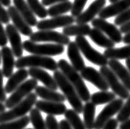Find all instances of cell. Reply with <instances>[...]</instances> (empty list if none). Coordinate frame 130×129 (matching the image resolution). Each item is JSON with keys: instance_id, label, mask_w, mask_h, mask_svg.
Instances as JSON below:
<instances>
[{"instance_id": "cell-11", "label": "cell", "mask_w": 130, "mask_h": 129, "mask_svg": "<svg viewBox=\"0 0 130 129\" xmlns=\"http://www.w3.org/2000/svg\"><path fill=\"white\" fill-rule=\"evenodd\" d=\"M91 23L94 28L106 34L108 37L115 44H119L123 42L122 32L119 29L117 28L115 25L110 23L106 20L102 19V18H94L91 22Z\"/></svg>"}, {"instance_id": "cell-29", "label": "cell", "mask_w": 130, "mask_h": 129, "mask_svg": "<svg viewBox=\"0 0 130 129\" xmlns=\"http://www.w3.org/2000/svg\"><path fill=\"white\" fill-rule=\"evenodd\" d=\"M96 108L95 105L91 102H86L83 107V117L84 124L86 129H94V117H95Z\"/></svg>"}, {"instance_id": "cell-17", "label": "cell", "mask_w": 130, "mask_h": 129, "mask_svg": "<svg viewBox=\"0 0 130 129\" xmlns=\"http://www.w3.org/2000/svg\"><path fill=\"white\" fill-rule=\"evenodd\" d=\"M10 19L12 21L13 26L17 28V30L24 36H30L33 33V31L31 29V27L27 23V22L24 20V18L22 17L21 14L18 12L14 6H10L8 9Z\"/></svg>"}, {"instance_id": "cell-43", "label": "cell", "mask_w": 130, "mask_h": 129, "mask_svg": "<svg viewBox=\"0 0 130 129\" xmlns=\"http://www.w3.org/2000/svg\"><path fill=\"white\" fill-rule=\"evenodd\" d=\"M119 126V122L115 118H111L110 120L104 125L103 129H117Z\"/></svg>"}, {"instance_id": "cell-38", "label": "cell", "mask_w": 130, "mask_h": 129, "mask_svg": "<svg viewBox=\"0 0 130 129\" xmlns=\"http://www.w3.org/2000/svg\"><path fill=\"white\" fill-rule=\"evenodd\" d=\"M130 22V8L128 10L124 11L119 15L116 16V18L115 19V25L117 26H123L126 23Z\"/></svg>"}, {"instance_id": "cell-21", "label": "cell", "mask_w": 130, "mask_h": 129, "mask_svg": "<svg viewBox=\"0 0 130 129\" xmlns=\"http://www.w3.org/2000/svg\"><path fill=\"white\" fill-rule=\"evenodd\" d=\"M67 56L71 61L72 67L76 71H81L85 68V63L80 55V51L75 42H71L68 44Z\"/></svg>"}, {"instance_id": "cell-13", "label": "cell", "mask_w": 130, "mask_h": 129, "mask_svg": "<svg viewBox=\"0 0 130 129\" xmlns=\"http://www.w3.org/2000/svg\"><path fill=\"white\" fill-rule=\"evenodd\" d=\"M81 77L88 82L94 84L97 87L100 91H108L109 89V85L106 82L105 79L100 71L96 70L94 67L91 66H85L83 70L80 71Z\"/></svg>"}, {"instance_id": "cell-49", "label": "cell", "mask_w": 130, "mask_h": 129, "mask_svg": "<svg viewBox=\"0 0 130 129\" xmlns=\"http://www.w3.org/2000/svg\"><path fill=\"white\" fill-rule=\"evenodd\" d=\"M0 3H1L3 6H4V7H10L11 0H0Z\"/></svg>"}, {"instance_id": "cell-52", "label": "cell", "mask_w": 130, "mask_h": 129, "mask_svg": "<svg viewBox=\"0 0 130 129\" xmlns=\"http://www.w3.org/2000/svg\"><path fill=\"white\" fill-rule=\"evenodd\" d=\"M109 3H111V4H113V3L119 1V0H109Z\"/></svg>"}, {"instance_id": "cell-37", "label": "cell", "mask_w": 130, "mask_h": 129, "mask_svg": "<svg viewBox=\"0 0 130 129\" xmlns=\"http://www.w3.org/2000/svg\"><path fill=\"white\" fill-rule=\"evenodd\" d=\"M88 0H75L72 4V8L71 10V13L73 17L76 18L83 12L84 8Z\"/></svg>"}, {"instance_id": "cell-24", "label": "cell", "mask_w": 130, "mask_h": 129, "mask_svg": "<svg viewBox=\"0 0 130 129\" xmlns=\"http://www.w3.org/2000/svg\"><path fill=\"white\" fill-rule=\"evenodd\" d=\"M28 76L29 74L26 69H19L18 71L12 74L8 78V80L5 85L6 94H11L13 92L18 86H20L24 82V80H27Z\"/></svg>"}, {"instance_id": "cell-28", "label": "cell", "mask_w": 130, "mask_h": 129, "mask_svg": "<svg viewBox=\"0 0 130 129\" xmlns=\"http://www.w3.org/2000/svg\"><path fill=\"white\" fill-rule=\"evenodd\" d=\"M90 27L87 24L70 25L63 28L62 33L67 36H89L90 32Z\"/></svg>"}, {"instance_id": "cell-20", "label": "cell", "mask_w": 130, "mask_h": 129, "mask_svg": "<svg viewBox=\"0 0 130 129\" xmlns=\"http://www.w3.org/2000/svg\"><path fill=\"white\" fill-rule=\"evenodd\" d=\"M109 67L116 75L121 83L125 86V88L130 92V72L117 60H109Z\"/></svg>"}, {"instance_id": "cell-35", "label": "cell", "mask_w": 130, "mask_h": 129, "mask_svg": "<svg viewBox=\"0 0 130 129\" xmlns=\"http://www.w3.org/2000/svg\"><path fill=\"white\" fill-rule=\"evenodd\" d=\"M27 4L29 5L31 10L33 13L40 18H46L48 16L47 9L45 6L38 1V0H27Z\"/></svg>"}, {"instance_id": "cell-36", "label": "cell", "mask_w": 130, "mask_h": 129, "mask_svg": "<svg viewBox=\"0 0 130 129\" xmlns=\"http://www.w3.org/2000/svg\"><path fill=\"white\" fill-rule=\"evenodd\" d=\"M130 118V96L127 101L123 103L121 109L117 114V121L119 122H123Z\"/></svg>"}, {"instance_id": "cell-7", "label": "cell", "mask_w": 130, "mask_h": 129, "mask_svg": "<svg viewBox=\"0 0 130 129\" xmlns=\"http://www.w3.org/2000/svg\"><path fill=\"white\" fill-rule=\"evenodd\" d=\"M37 86H38L37 85V80H34L32 78L23 82L12 93L9 98H8L6 100V102L4 103L6 108L11 109L12 108H13L18 103L23 101L27 95H29L31 91L36 89Z\"/></svg>"}, {"instance_id": "cell-40", "label": "cell", "mask_w": 130, "mask_h": 129, "mask_svg": "<svg viewBox=\"0 0 130 129\" xmlns=\"http://www.w3.org/2000/svg\"><path fill=\"white\" fill-rule=\"evenodd\" d=\"M10 21V17H9L8 10L4 8L3 4L0 3V22L3 24H8Z\"/></svg>"}, {"instance_id": "cell-39", "label": "cell", "mask_w": 130, "mask_h": 129, "mask_svg": "<svg viewBox=\"0 0 130 129\" xmlns=\"http://www.w3.org/2000/svg\"><path fill=\"white\" fill-rule=\"evenodd\" d=\"M46 124L47 129H60L59 122L52 115H47L46 118Z\"/></svg>"}, {"instance_id": "cell-30", "label": "cell", "mask_w": 130, "mask_h": 129, "mask_svg": "<svg viewBox=\"0 0 130 129\" xmlns=\"http://www.w3.org/2000/svg\"><path fill=\"white\" fill-rule=\"evenodd\" d=\"M116 94L109 91H99L94 93L90 97V102L94 105H102L116 99Z\"/></svg>"}, {"instance_id": "cell-44", "label": "cell", "mask_w": 130, "mask_h": 129, "mask_svg": "<svg viewBox=\"0 0 130 129\" xmlns=\"http://www.w3.org/2000/svg\"><path fill=\"white\" fill-rule=\"evenodd\" d=\"M65 1H69V0H42V4L44 6H52L53 4L65 2Z\"/></svg>"}, {"instance_id": "cell-19", "label": "cell", "mask_w": 130, "mask_h": 129, "mask_svg": "<svg viewBox=\"0 0 130 129\" xmlns=\"http://www.w3.org/2000/svg\"><path fill=\"white\" fill-rule=\"evenodd\" d=\"M28 74L30 76L37 81L42 82L44 86L47 89L56 91L58 89V85L56 84L55 79L50 75L48 72L44 70L41 68H30L28 70Z\"/></svg>"}, {"instance_id": "cell-3", "label": "cell", "mask_w": 130, "mask_h": 129, "mask_svg": "<svg viewBox=\"0 0 130 129\" xmlns=\"http://www.w3.org/2000/svg\"><path fill=\"white\" fill-rule=\"evenodd\" d=\"M37 101V95L35 93H31L23 101L18 103L9 111L0 113V123L11 122L26 116L27 113H29L32 109V107Z\"/></svg>"}, {"instance_id": "cell-14", "label": "cell", "mask_w": 130, "mask_h": 129, "mask_svg": "<svg viewBox=\"0 0 130 129\" xmlns=\"http://www.w3.org/2000/svg\"><path fill=\"white\" fill-rule=\"evenodd\" d=\"M105 5L106 0H94L86 10L75 18V23L76 24H87L92 22L96 15H99Z\"/></svg>"}, {"instance_id": "cell-27", "label": "cell", "mask_w": 130, "mask_h": 129, "mask_svg": "<svg viewBox=\"0 0 130 129\" xmlns=\"http://www.w3.org/2000/svg\"><path fill=\"white\" fill-rule=\"evenodd\" d=\"M104 56L109 60H127L130 58V44L119 48L106 49L104 51Z\"/></svg>"}, {"instance_id": "cell-26", "label": "cell", "mask_w": 130, "mask_h": 129, "mask_svg": "<svg viewBox=\"0 0 130 129\" xmlns=\"http://www.w3.org/2000/svg\"><path fill=\"white\" fill-rule=\"evenodd\" d=\"M89 36L93 42H94L97 46L105 49H110L115 48V43L113 42L109 37L104 35L102 31L96 29V28H93L90 30V32L89 34Z\"/></svg>"}, {"instance_id": "cell-32", "label": "cell", "mask_w": 130, "mask_h": 129, "mask_svg": "<svg viewBox=\"0 0 130 129\" xmlns=\"http://www.w3.org/2000/svg\"><path fill=\"white\" fill-rule=\"evenodd\" d=\"M64 115L66 120L71 126L72 129H86L84 122H82L81 118L79 116V114H77L74 109H67Z\"/></svg>"}, {"instance_id": "cell-1", "label": "cell", "mask_w": 130, "mask_h": 129, "mask_svg": "<svg viewBox=\"0 0 130 129\" xmlns=\"http://www.w3.org/2000/svg\"><path fill=\"white\" fill-rule=\"evenodd\" d=\"M58 68L65 75L68 81L72 84V86L76 90L78 95L80 96V99L84 102H89L90 100V93L89 91L86 84H85L83 78L78 73L72 65L68 63L64 59H61L58 61Z\"/></svg>"}, {"instance_id": "cell-33", "label": "cell", "mask_w": 130, "mask_h": 129, "mask_svg": "<svg viewBox=\"0 0 130 129\" xmlns=\"http://www.w3.org/2000/svg\"><path fill=\"white\" fill-rule=\"evenodd\" d=\"M30 122V117H24L16 119V120L0 123V129H24Z\"/></svg>"}, {"instance_id": "cell-48", "label": "cell", "mask_w": 130, "mask_h": 129, "mask_svg": "<svg viewBox=\"0 0 130 129\" xmlns=\"http://www.w3.org/2000/svg\"><path fill=\"white\" fill-rule=\"evenodd\" d=\"M123 43L129 45L130 44V32L125 34V36L123 37Z\"/></svg>"}, {"instance_id": "cell-2", "label": "cell", "mask_w": 130, "mask_h": 129, "mask_svg": "<svg viewBox=\"0 0 130 129\" xmlns=\"http://www.w3.org/2000/svg\"><path fill=\"white\" fill-rule=\"evenodd\" d=\"M53 77L55 79L58 88L64 94V96L67 99L70 105L72 107L77 114H81L83 112V101L78 95L76 90L72 86V84L68 81L66 76L62 74L61 70H56L53 73Z\"/></svg>"}, {"instance_id": "cell-50", "label": "cell", "mask_w": 130, "mask_h": 129, "mask_svg": "<svg viewBox=\"0 0 130 129\" xmlns=\"http://www.w3.org/2000/svg\"><path fill=\"white\" fill-rule=\"evenodd\" d=\"M5 109H6V107L4 105V103H0V113L5 112Z\"/></svg>"}, {"instance_id": "cell-12", "label": "cell", "mask_w": 130, "mask_h": 129, "mask_svg": "<svg viewBox=\"0 0 130 129\" xmlns=\"http://www.w3.org/2000/svg\"><path fill=\"white\" fill-rule=\"evenodd\" d=\"M75 22V18L72 16L62 15L59 17H52L51 19L41 20L37 23V27L39 31L52 30L58 27H66L70 25H72Z\"/></svg>"}, {"instance_id": "cell-25", "label": "cell", "mask_w": 130, "mask_h": 129, "mask_svg": "<svg viewBox=\"0 0 130 129\" xmlns=\"http://www.w3.org/2000/svg\"><path fill=\"white\" fill-rule=\"evenodd\" d=\"M35 94L40 98L43 99L46 101L63 103L66 101V97L63 94L58 93L57 91L47 89L46 87L37 86L35 89Z\"/></svg>"}, {"instance_id": "cell-42", "label": "cell", "mask_w": 130, "mask_h": 129, "mask_svg": "<svg viewBox=\"0 0 130 129\" xmlns=\"http://www.w3.org/2000/svg\"><path fill=\"white\" fill-rule=\"evenodd\" d=\"M8 43V36L6 33V30H4L3 27V23L0 22V46L4 47Z\"/></svg>"}, {"instance_id": "cell-31", "label": "cell", "mask_w": 130, "mask_h": 129, "mask_svg": "<svg viewBox=\"0 0 130 129\" xmlns=\"http://www.w3.org/2000/svg\"><path fill=\"white\" fill-rule=\"evenodd\" d=\"M71 3L70 1H65L50 6V8L47 9V12L51 17H59V16H62L66 12H70L71 10Z\"/></svg>"}, {"instance_id": "cell-23", "label": "cell", "mask_w": 130, "mask_h": 129, "mask_svg": "<svg viewBox=\"0 0 130 129\" xmlns=\"http://www.w3.org/2000/svg\"><path fill=\"white\" fill-rule=\"evenodd\" d=\"M12 2L14 4L13 6L17 8V10L21 14L22 17L24 18V20L27 22V23L30 27H37L38 22H37L36 15L31 10L27 1H25V0H12Z\"/></svg>"}, {"instance_id": "cell-15", "label": "cell", "mask_w": 130, "mask_h": 129, "mask_svg": "<svg viewBox=\"0 0 130 129\" xmlns=\"http://www.w3.org/2000/svg\"><path fill=\"white\" fill-rule=\"evenodd\" d=\"M6 33H7L8 40L11 44L12 51L14 56L18 58L22 57L23 54V45L22 42L19 31L17 30L13 25L8 24L6 27Z\"/></svg>"}, {"instance_id": "cell-45", "label": "cell", "mask_w": 130, "mask_h": 129, "mask_svg": "<svg viewBox=\"0 0 130 129\" xmlns=\"http://www.w3.org/2000/svg\"><path fill=\"white\" fill-rule=\"evenodd\" d=\"M60 125V129H72L71 126L70 125V123L65 119H62V120L60 121L59 122Z\"/></svg>"}, {"instance_id": "cell-54", "label": "cell", "mask_w": 130, "mask_h": 129, "mask_svg": "<svg viewBox=\"0 0 130 129\" xmlns=\"http://www.w3.org/2000/svg\"><path fill=\"white\" fill-rule=\"evenodd\" d=\"M26 129H31V128H26Z\"/></svg>"}, {"instance_id": "cell-10", "label": "cell", "mask_w": 130, "mask_h": 129, "mask_svg": "<svg viewBox=\"0 0 130 129\" xmlns=\"http://www.w3.org/2000/svg\"><path fill=\"white\" fill-rule=\"evenodd\" d=\"M29 37L30 41L33 42H49L62 46H68V44L71 42L69 36L64 35L63 33H60L58 31H55L52 30L36 31V32H33L31 34Z\"/></svg>"}, {"instance_id": "cell-18", "label": "cell", "mask_w": 130, "mask_h": 129, "mask_svg": "<svg viewBox=\"0 0 130 129\" xmlns=\"http://www.w3.org/2000/svg\"><path fill=\"white\" fill-rule=\"evenodd\" d=\"M130 8V0H119L113 4L104 7L102 11L99 13L100 18L107 19V18L118 16L124 11Z\"/></svg>"}, {"instance_id": "cell-34", "label": "cell", "mask_w": 130, "mask_h": 129, "mask_svg": "<svg viewBox=\"0 0 130 129\" xmlns=\"http://www.w3.org/2000/svg\"><path fill=\"white\" fill-rule=\"evenodd\" d=\"M29 117L33 129H47L46 121H44L41 112L37 108H32L31 110Z\"/></svg>"}, {"instance_id": "cell-5", "label": "cell", "mask_w": 130, "mask_h": 129, "mask_svg": "<svg viewBox=\"0 0 130 129\" xmlns=\"http://www.w3.org/2000/svg\"><path fill=\"white\" fill-rule=\"evenodd\" d=\"M23 49L31 55L42 56H54L62 54L65 47L59 44H38L30 40H27L23 43Z\"/></svg>"}, {"instance_id": "cell-53", "label": "cell", "mask_w": 130, "mask_h": 129, "mask_svg": "<svg viewBox=\"0 0 130 129\" xmlns=\"http://www.w3.org/2000/svg\"><path fill=\"white\" fill-rule=\"evenodd\" d=\"M0 64H1V51H0Z\"/></svg>"}, {"instance_id": "cell-16", "label": "cell", "mask_w": 130, "mask_h": 129, "mask_svg": "<svg viewBox=\"0 0 130 129\" xmlns=\"http://www.w3.org/2000/svg\"><path fill=\"white\" fill-rule=\"evenodd\" d=\"M35 106L40 112H43L46 114L52 116L64 115L67 110L64 103L50 102L46 100H37L35 103Z\"/></svg>"}, {"instance_id": "cell-8", "label": "cell", "mask_w": 130, "mask_h": 129, "mask_svg": "<svg viewBox=\"0 0 130 129\" xmlns=\"http://www.w3.org/2000/svg\"><path fill=\"white\" fill-rule=\"evenodd\" d=\"M100 72L105 79L108 85L112 89L113 93L118 95L122 99H128L130 96V92L125 88V86L120 82L119 78L108 66H101Z\"/></svg>"}, {"instance_id": "cell-9", "label": "cell", "mask_w": 130, "mask_h": 129, "mask_svg": "<svg viewBox=\"0 0 130 129\" xmlns=\"http://www.w3.org/2000/svg\"><path fill=\"white\" fill-rule=\"evenodd\" d=\"M123 105V99H116L106 105L104 109L100 113L94 122V129H103L108 122L112 118L115 114H118L119 110Z\"/></svg>"}, {"instance_id": "cell-4", "label": "cell", "mask_w": 130, "mask_h": 129, "mask_svg": "<svg viewBox=\"0 0 130 129\" xmlns=\"http://www.w3.org/2000/svg\"><path fill=\"white\" fill-rule=\"evenodd\" d=\"M15 67L18 70L30 67L46 69L51 71H56L58 69V64L53 58L49 56L31 55L18 58V61L15 62Z\"/></svg>"}, {"instance_id": "cell-22", "label": "cell", "mask_w": 130, "mask_h": 129, "mask_svg": "<svg viewBox=\"0 0 130 129\" xmlns=\"http://www.w3.org/2000/svg\"><path fill=\"white\" fill-rule=\"evenodd\" d=\"M1 60L3 61L2 72L4 76L9 78L13 74V69L15 67L14 55L11 48L8 46L3 47L1 50Z\"/></svg>"}, {"instance_id": "cell-46", "label": "cell", "mask_w": 130, "mask_h": 129, "mask_svg": "<svg viewBox=\"0 0 130 129\" xmlns=\"http://www.w3.org/2000/svg\"><path fill=\"white\" fill-rule=\"evenodd\" d=\"M119 30H120V31H121L122 33H124V34H127V33L130 32V22L120 27Z\"/></svg>"}, {"instance_id": "cell-51", "label": "cell", "mask_w": 130, "mask_h": 129, "mask_svg": "<svg viewBox=\"0 0 130 129\" xmlns=\"http://www.w3.org/2000/svg\"><path fill=\"white\" fill-rule=\"evenodd\" d=\"M126 65H127V68H128V71L130 72V58L126 60Z\"/></svg>"}, {"instance_id": "cell-47", "label": "cell", "mask_w": 130, "mask_h": 129, "mask_svg": "<svg viewBox=\"0 0 130 129\" xmlns=\"http://www.w3.org/2000/svg\"><path fill=\"white\" fill-rule=\"evenodd\" d=\"M119 129H130V118L119 125Z\"/></svg>"}, {"instance_id": "cell-6", "label": "cell", "mask_w": 130, "mask_h": 129, "mask_svg": "<svg viewBox=\"0 0 130 129\" xmlns=\"http://www.w3.org/2000/svg\"><path fill=\"white\" fill-rule=\"evenodd\" d=\"M75 42L76 43L80 52L89 61L100 67L107 66L109 63L108 59L104 56V54H101L100 52L94 49L85 36H76Z\"/></svg>"}, {"instance_id": "cell-41", "label": "cell", "mask_w": 130, "mask_h": 129, "mask_svg": "<svg viewBox=\"0 0 130 129\" xmlns=\"http://www.w3.org/2000/svg\"><path fill=\"white\" fill-rule=\"evenodd\" d=\"M4 74H3L2 70H0V103H5L7 100L6 97V91L5 88L4 87Z\"/></svg>"}]
</instances>
